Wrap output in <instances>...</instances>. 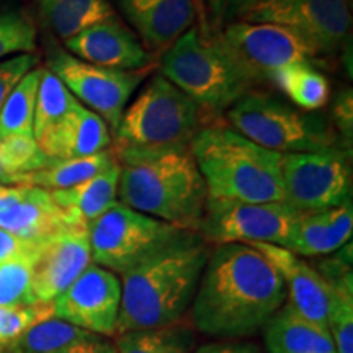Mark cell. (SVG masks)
<instances>
[{
    "label": "cell",
    "instance_id": "6da1fadb",
    "mask_svg": "<svg viewBox=\"0 0 353 353\" xmlns=\"http://www.w3.org/2000/svg\"><path fill=\"white\" fill-rule=\"evenodd\" d=\"M286 301V286L265 255L249 244L210 250L190 316L198 332L218 339L250 337Z\"/></svg>",
    "mask_w": 353,
    "mask_h": 353
},
{
    "label": "cell",
    "instance_id": "7a4b0ae2",
    "mask_svg": "<svg viewBox=\"0 0 353 353\" xmlns=\"http://www.w3.org/2000/svg\"><path fill=\"white\" fill-rule=\"evenodd\" d=\"M118 165V201L185 231L198 232L206 187L188 144L112 149Z\"/></svg>",
    "mask_w": 353,
    "mask_h": 353
},
{
    "label": "cell",
    "instance_id": "3957f363",
    "mask_svg": "<svg viewBox=\"0 0 353 353\" xmlns=\"http://www.w3.org/2000/svg\"><path fill=\"white\" fill-rule=\"evenodd\" d=\"M208 255V242L198 232H188L121 275V306L114 337L182 322L192 307Z\"/></svg>",
    "mask_w": 353,
    "mask_h": 353
},
{
    "label": "cell",
    "instance_id": "277c9868",
    "mask_svg": "<svg viewBox=\"0 0 353 353\" xmlns=\"http://www.w3.org/2000/svg\"><path fill=\"white\" fill-rule=\"evenodd\" d=\"M208 200L285 203L283 154L254 144L232 128L210 125L190 141Z\"/></svg>",
    "mask_w": 353,
    "mask_h": 353
},
{
    "label": "cell",
    "instance_id": "5b68a950",
    "mask_svg": "<svg viewBox=\"0 0 353 353\" xmlns=\"http://www.w3.org/2000/svg\"><path fill=\"white\" fill-rule=\"evenodd\" d=\"M161 76L210 113L228 112L259 83L218 33H201L198 26H192L161 56Z\"/></svg>",
    "mask_w": 353,
    "mask_h": 353
},
{
    "label": "cell",
    "instance_id": "8992f818",
    "mask_svg": "<svg viewBox=\"0 0 353 353\" xmlns=\"http://www.w3.org/2000/svg\"><path fill=\"white\" fill-rule=\"evenodd\" d=\"M226 114L234 131L268 151L299 154L337 148V134L324 117L265 92H247Z\"/></svg>",
    "mask_w": 353,
    "mask_h": 353
},
{
    "label": "cell",
    "instance_id": "52a82bcc",
    "mask_svg": "<svg viewBox=\"0 0 353 353\" xmlns=\"http://www.w3.org/2000/svg\"><path fill=\"white\" fill-rule=\"evenodd\" d=\"M203 113L200 105L156 74L123 112L112 139L113 149L188 144L201 130Z\"/></svg>",
    "mask_w": 353,
    "mask_h": 353
},
{
    "label": "cell",
    "instance_id": "ba28073f",
    "mask_svg": "<svg viewBox=\"0 0 353 353\" xmlns=\"http://www.w3.org/2000/svg\"><path fill=\"white\" fill-rule=\"evenodd\" d=\"M188 232L117 201L88 224L92 263L125 275Z\"/></svg>",
    "mask_w": 353,
    "mask_h": 353
},
{
    "label": "cell",
    "instance_id": "9c48e42d",
    "mask_svg": "<svg viewBox=\"0 0 353 353\" xmlns=\"http://www.w3.org/2000/svg\"><path fill=\"white\" fill-rule=\"evenodd\" d=\"M303 213L286 203L206 200L198 234L208 244L288 247Z\"/></svg>",
    "mask_w": 353,
    "mask_h": 353
},
{
    "label": "cell",
    "instance_id": "30bf717a",
    "mask_svg": "<svg viewBox=\"0 0 353 353\" xmlns=\"http://www.w3.org/2000/svg\"><path fill=\"white\" fill-rule=\"evenodd\" d=\"M285 203L299 213H314L352 203V167L337 148L283 154Z\"/></svg>",
    "mask_w": 353,
    "mask_h": 353
},
{
    "label": "cell",
    "instance_id": "8fae6325",
    "mask_svg": "<svg viewBox=\"0 0 353 353\" xmlns=\"http://www.w3.org/2000/svg\"><path fill=\"white\" fill-rule=\"evenodd\" d=\"M154 65L139 70L100 68L77 59L63 50H52L48 57V70L64 83L83 107L103 118L114 131L128 107V101L141 83L148 81Z\"/></svg>",
    "mask_w": 353,
    "mask_h": 353
},
{
    "label": "cell",
    "instance_id": "7c38bea8",
    "mask_svg": "<svg viewBox=\"0 0 353 353\" xmlns=\"http://www.w3.org/2000/svg\"><path fill=\"white\" fill-rule=\"evenodd\" d=\"M241 21L285 26L311 44L316 54H325L347 38L350 0H257Z\"/></svg>",
    "mask_w": 353,
    "mask_h": 353
},
{
    "label": "cell",
    "instance_id": "4fadbf2b",
    "mask_svg": "<svg viewBox=\"0 0 353 353\" xmlns=\"http://www.w3.org/2000/svg\"><path fill=\"white\" fill-rule=\"evenodd\" d=\"M216 33L257 82L272 81L286 65L311 63L317 56L298 33L280 25L234 21Z\"/></svg>",
    "mask_w": 353,
    "mask_h": 353
},
{
    "label": "cell",
    "instance_id": "5bb4252c",
    "mask_svg": "<svg viewBox=\"0 0 353 353\" xmlns=\"http://www.w3.org/2000/svg\"><path fill=\"white\" fill-rule=\"evenodd\" d=\"M120 306V278L107 268L90 263L81 276L52 301V317L113 339Z\"/></svg>",
    "mask_w": 353,
    "mask_h": 353
},
{
    "label": "cell",
    "instance_id": "9a60e30c",
    "mask_svg": "<svg viewBox=\"0 0 353 353\" xmlns=\"http://www.w3.org/2000/svg\"><path fill=\"white\" fill-rule=\"evenodd\" d=\"M90 263L88 229H68L43 239L32 262V286L37 301H54Z\"/></svg>",
    "mask_w": 353,
    "mask_h": 353
},
{
    "label": "cell",
    "instance_id": "2e32d148",
    "mask_svg": "<svg viewBox=\"0 0 353 353\" xmlns=\"http://www.w3.org/2000/svg\"><path fill=\"white\" fill-rule=\"evenodd\" d=\"M64 46L69 54L100 68L139 70L156 59L117 15L65 39Z\"/></svg>",
    "mask_w": 353,
    "mask_h": 353
},
{
    "label": "cell",
    "instance_id": "e0dca14e",
    "mask_svg": "<svg viewBox=\"0 0 353 353\" xmlns=\"http://www.w3.org/2000/svg\"><path fill=\"white\" fill-rule=\"evenodd\" d=\"M249 245H254L270 260V263L283 278L286 303L306 321L321 327H327L330 299H332V283L327 278L285 247L270 244Z\"/></svg>",
    "mask_w": 353,
    "mask_h": 353
},
{
    "label": "cell",
    "instance_id": "ac0fdd59",
    "mask_svg": "<svg viewBox=\"0 0 353 353\" xmlns=\"http://www.w3.org/2000/svg\"><path fill=\"white\" fill-rule=\"evenodd\" d=\"M141 44L154 56L164 54L196 19L193 0H117Z\"/></svg>",
    "mask_w": 353,
    "mask_h": 353
},
{
    "label": "cell",
    "instance_id": "d6986e66",
    "mask_svg": "<svg viewBox=\"0 0 353 353\" xmlns=\"http://www.w3.org/2000/svg\"><path fill=\"white\" fill-rule=\"evenodd\" d=\"M0 228L21 239L43 241L79 226L54 201L50 190L21 185L17 200L0 213Z\"/></svg>",
    "mask_w": 353,
    "mask_h": 353
},
{
    "label": "cell",
    "instance_id": "ffe728a7",
    "mask_svg": "<svg viewBox=\"0 0 353 353\" xmlns=\"http://www.w3.org/2000/svg\"><path fill=\"white\" fill-rule=\"evenodd\" d=\"M38 145L51 161H70L108 151L112 134L103 118L76 100L64 121Z\"/></svg>",
    "mask_w": 353,
    "mask_h": 353
},
{
    "label": "cell",
    "instance_id": "44dd1931",
    "mask_svg": "<svg viewBox=\"0 0 353 353\" xmlns=\"http://www.w3.org/2000/svg\"><path fill=\"white\" fill-rule=\"evenodd\" d=\"M352 232V203L314 213H303L293 239L286 249L299 257H317L339 252L350 242Z\"/></svg>",
    "mask_w": 353,
    "mask_h": 353
},
{
    "label": "cell",
    "instance_id": "7402d4cb",
    "mask_svg": "<svg viewBox=\"0 0 353 353\" xmlns=\"http://www.w3.org/2000/svg\"><path fill=\"white\" fill-rule=\"evenodd\" d=\"M7 353H118L112 337L50 317L21 335Z\"/></svg>",
    "mask_w": 353,
    "mask_h": 353
},
{
    "label": "cell",
    "instance_id": "603a6c76",
    "mask_svg": "<svg viewBox=\"0 0 353 353\" xmlns=\"http://www.w3.org/2000/svg\"><path fill=\"white\" fill-rule=\"evenodd\" d=\"M118 180L120 165L114 162L112 167L87 182L65 190H52L51 195L76 226L88 229V224L94 223L118 201Z\"/></svg>",
    "mask_w": 353,
    "mask_h": 353
},
{
    "label": "cell",
    "instance_id": "cb8c5ba5",
    "mask_svg": "<svg viewBox=\"0 0 353 353\" xmlns=\"http://www.w3.org/2000/svg\"><path fill=\"white\" fill-rule=\"evenodd\" d=\"M38 12L41 23L64 41L117 15L110 0H38Z\"/></svg>",
    "mask_w": 353,
    "mask_h": 353
},
{
    "label": "cell",
    "instance_id": "d4e9b609",
    "mask_svg": "<svg viewBox=\"0 0 353 353\" xmlns=\"http://www.w3.org/2000/svg\"><path fill=\"white\" fill-rule=\"evenodd\" d=\"M350 259L341 257L329 262L321 272L332 283L327 329L337 353H353V275Z\"/></svg>",
    "mask_w": 353,
    "mask_h": 353
},
{
    "label": "cell",
    "instance_id": "484cf974",
    "mask_svg": "<svg viewBox=\"0 0 353 353\" xmlns=\"http://www.w3.org/2000/svg\"><path fill=\"white\" fill-rule=\"evenodd\" d=\"M281 92L304 112H317L330 100V83L311 63L290 64L273 76Z\"/></svg>",
    "mask_w": 353,
    "mask_h": 353
},
{
    "label": "cell",
    "instance_id": "4316f807",
    "mask_svg": "<svg viewBox=\"0 0 353 353\" xmlns=\"http://www.w3.org/2000/svg\"><path fill=\"white\" fill-rule=\"evenodd\" d=\"M114 162H117V159H114L110 149L90 157L70 159V161H51V164L44 167V169L26 175L25 185L50 190V192H52V190H65L87 182L88 179L112 167Z\"/></svg>",
    "mask_w": 353,
    "mask_h": 353
},
{
    "label": "cell",
    "instance_id": "83f0119b",
    "mask_svg": "<svg viewBox=\"0 0 353 353\" xmlns=\"http://www.w3.org/2000/svg\"><path fill=\"white\" fill-rule=\"evenodd\" d=\"M314 329L316 324L299 316L285 301L280 311L263 327L267 353H311Z\"/></svg>",
    "mask_w": 353,
    "mask_h": 353
},
{
    "label": "cell",
    "instance_id": "f1b7e54d",
    "mask_svg": "<svg viewBox=\"0 0 353 353\" xmlns=\"http://www.w3.org/2000/svg\"><path fill=\"white\" fill-rule=\"evenodd\" d=\"M118 353H193L195 334L187 325H167L161 329L131 330L113 337Z\"/></svg>",
    "mask_w": 353,
    "mask_h": 353
},
{
    "label": "cell",
    "instance_id": "f546056e",
    "mask_svg": "<svg viewBox=\"0 0 353 353\" xmlns=\"http://www.w3.org/2000/svg\"><path fill=\"white\" fill-rule=\"evenodd\" d=\"M76 99L51 70L43 68L34 105L33 136L37 143L51 134L72 110Z\"/></svg>",
    "mask_w": 353,
    "mask_h": 353
},
{
    "label": "cell",
    "instance_id": "4dcf8cb0",
    "mask_svg": "<svg viewBox=\"0 0 353 353\" xmlns=\"http://www.w3.org/2000/svg\"><path fill=\"white\" fill-rule=\"evenodd\" d=\"M41 70L43 68L30 70L7 97L6 103L0 108V138L10 134L33 136L34 105Z\"/></svg>",
    "mask_w": 353,
    "mask_h": 353
},
{
    "label": "cell",
    "instance_id": "1f68e13d",
    "mask_svg": "<svg viewBox=\"0 0 353 353\" xmlns=\"http://www.w3.org/2000/svg\"><path fill=\"white\" fill-rule=\"evenodd\" d=\"M0 152H2V165L10 176L15 179L17 185H25V176L44 169L51 164L37 139L28 134H10L0 138Z\"/></svg>",
    "mask_w": 353,
    "mask_h": 353
},
{
    "label": "cell",
    "instance_id": "d6a6232c",
    "mask_svg": "<svg viewBox=\"0 0 353 353\" xmlns=\"http://www.w3.org/2000/svg\"><path fill=\"white\" fill-rule=\"evenodd\" d=\"M52 317V303L23 307L0 306V353H7L33 325Z\"/></svg>",
    "mask_w": 353,
    "mask_h": 353
},
{
    "label": "cell",
    "instance_id": "836d02e7",
    "mask_svg": "<svg viewBox=\"0 0 353 353\" xmlns=\"http://www.w3.org/2000/svg\"><path fill=\"white\" fill-rule=\"evenodd\" d=\"M37 303L32 286V263L23 260L0 263V306L23 307Z\"/></svg>",
    "mask_w": 353,
    "mask_h": 353
},
{
    "label": "cell",
    "instance_id": "e575fe53",
    "mask_svg": "<svg viewBox=\"0 0 353 353\" xmlns=\"http://www.w3.org/2000/svg\"><path fill=\"white\" fill-rule=\"evenodd\" d=\"M37 48V28L21 12L0 13V61L17 54L33 52Z\"/></svg>",
    "mask_w": 353,
    "mask_h": 353
},
{
    "label": "cell",
    "instance_id": "d590c367",
    "mask_svg": "<svg viewBox=\"0 0 353 353\" xmlns=\"http://www.w3.org/2000/svg\"><path fill=\"white\" fill-rule=\"evenodd\" d=\"M38 64V56L33 52L26 54H17L7 59L0 61V108L6 103L7 97L17 87L30 70L34 69Z\"/></svg>",
    "mask_w": 353,
    "mask_h": 353
},
{
    "label": "cell",
    "instance_id": "8d00e7d4",
    "mask_svg": "<svg viewBox=\"0 0 353 353\" xmlns=\"http://www.w3.org/2000/svg\"><path fill=\"white\" fill-rule=\"evenodd\" d=\"M41 241H26L0 228V263L23 260L32 263Z\"/></svg>",
    "mask_w": 353,
    "mask_h": 353
},
{
    "label": "cell",
    "instance_id": "74e56055",
    "mask_svg": "<svg viewBox=\"0 0 353 353\" xmlns=\"http://www.w3.org/2000/svg\"><path fill=\"white\" fill-rule=\"evenodd\" d=\"M213 12L214 32L234 21H241L257 0H210Z\"/></svg>",
    "mask_w": 353,
    "mask_h": 353
},
{
    "label": "cell",
    "instance_id": "f35d334b",
    "mask_svg": "<svg viewBox=\"0 0 353 353\" xmlns=\"http://www.w3.org/2000/svg\"><path fill=\"white\" fill-rule=\"evenodd\" d=\"M334 123L341 130V132L352 141L353 131V97L352 90H343L342 94L337 95L334 103Z\"/></svg>",
    "mask_w": 353,
    "mask_h": 353
},
{
    "label": "cell",
    "instance_id": "ab89813d",
    "mask_svg": "<svg viewBox=\"0 0 353 353\" xmlns=\"http://www.w3.org/2000/svg\"><path fill=\"white\" fill-rule=\"evenodd\" d=\"M193 353H262L257 343L241 339H224L196 347Z\"/></svg>",
    "mask_w": 353,
    "mask_h": 353
},
{
    "label": "cell",
    "instance_id": "60d3db41",
    "mask_svg": "<svg viewBox=\"0 0 353 353\" xmlns=\"http://www.w3.org/2000/svg\"><path fill=\"white\" fill-rule=\"evenodd\" d=\"M311 353H337L334 339H332V335H330L327 327H321V325H316L314 342H312V352Z\"/></svg>",
    "mask_w": 353,
    "mask_h": 353
},
{
    "label": "cell",
    "instance_id": "b9f144b4",
    "mask_svg": "<svg viewBox=\"0 0 353 353\" xmlns=\"http://www.w3.org/2000/svg\"><path fill=\"white\" fill-rule=\"evenodd\" d=\"M193 3H195L196 15L200 17V19H203L201 20V25L198 26V30H200L201 33H210L211 28H210V25L206 23V20H205V0H193Z\"/></svg>",
    "mask_w": 353,
    "mask_h": 353
},
{
    "label": "cell",
    "instance_id": "7bdbcfd3",
    "mask_svg": "<svg viewBox=\"0 0 353 353\" xmlns=\"http://www.w3.org/2000/svg\"><path fill=\"white\" fill-rule=\"evenodd\" d=\"M0 185H3V187H17V182L13 176H10L3 169L2 165V152H0Z\"/></svg>",
    "mask_w": 353,
    "mask_h": 353
},
{
    "label": "cell",
    "instance_id": "ee69618b",
    "mask_svg": "<svg viewBox=\"0 0 353 353\" xmlns=\"http://www.w3.org/2000/svg\"><path fill=\"white\" fill-rule=\"evenodd\" d=\"M6 190H7V187H3V185H0V196H2L3 193H6Z\"/></svg>",
    "mask_w": 353,
    "mask_h": 353
}]
</instances>
